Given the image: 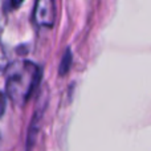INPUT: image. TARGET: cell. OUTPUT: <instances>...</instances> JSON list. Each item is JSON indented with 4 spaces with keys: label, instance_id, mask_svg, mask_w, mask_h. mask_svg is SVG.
I'll list each match as a JSON object with an SVG mask.
<instances>
[{
    "label": "cell",
    "instance_id": "obj_1",
    "mask_svg": "<svg viewBox=\"0 0 151 151\" xmlns=\"http://www.w3.org/2000/svg\"><path fill=\"white\" fill-rule=\"evenodd\" d=\"M40 77V68L31 61H16L9 65L5 78V90L9 99L17 106L24 105L36 89Z\"/></svg>",
    "mask_w": 151,
    "mask_h": 151
},
{
    "label": "cell",
    "instance_id": "obj_2",
    "mask_svg": "<svg viewBox=\"0 0 151 151\" xmlns=\"http://www.w3.org/2000/svg\"><path fill=\"white\" fill-rule=\"evenodd\" d=\"M56 19L55 0H36L33 11V21L36 25L52 28Z\"/></svg>",
    "mask_w": 151,
    "mask_h": 151
},
{
    "label": "cell",
    "instance_id": "obj_3",
    "mask_svg": "<svg viewBox=\"0 0 151 151\" xmlns=\"http://www.w3.org/2000/svg\"><path fill=\"white\" fill-rule=\"evenodd\" d=\"M69 61H70V53H69V50H68V52H66V55H65V60L63 58V64H61V66H60V73L61 74H64L66 70H68Z\"/></svg>",
    "mask_w": 151,
    "mask_h": 151
},
{
    "label": "cell",
    "instance_id": "obj_4",
    "mask_svg": "<svg viewBox=\"0 0 151 151\" xmlns=\"http://www.w3.org/2000/svg\"><path fill=\"white\" fill-rule=\"evenodd\" d=\"M23 1L24 0H9V3H11V5H12L13 9H17V8L23 4Z\"/></svg>",
    "mask_w": 151,
    "mask_h": 151
}]
</instances>
